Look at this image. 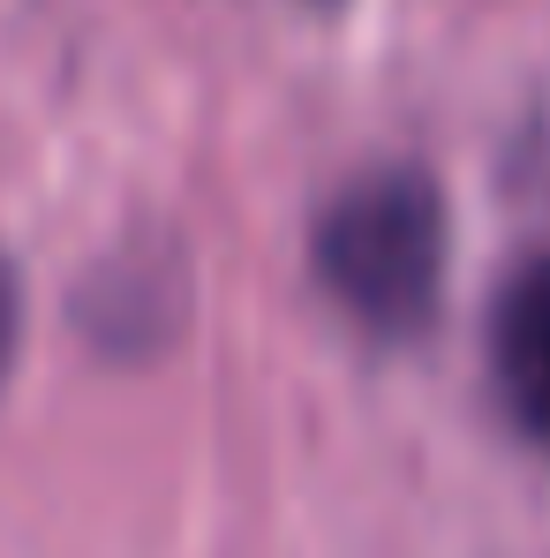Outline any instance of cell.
Listing matches in <instances>:
<instances>
[{
    "label": "cell",
    "instance_id": "obj_1",
    "mask_svg": "<svg viewBox=\"0 0 550 558\" xmlns=\"http://www.w3.org/2000/svg\"><path fill=\"white\" fill-rule=\"evenodd\" d=\"M317 279L332 302L377 332L415 340L445 294V196L423 167L355 174L317 219Z\"/></svg>",
    "mask_w": 550,
    "mask_h": 558
},
{
    "label": "cell",
    "instance_id": "obj_2",
    "mask_svg": "<svg viewBox=\"0 0 550 558\" xmlns=\"http://www.w3.org/2000/svg\"><path fill=\"white\" fill-rule=\"evenodd\" d=\"M490 371L528 446L550 453V250H536L498 287L490 310Z\"/></svg>",
    "mask_w": 550,
    "mask_h": 558
},
{
    "label": "cell",
    "instance_id": "obj_3",
    "mask_svg": "<svg viewBox=\"0 0 550 558\" xmlns=\"http://www.w3.org/2000/svg\"><path fill=\"white\" fill-rule=\"evenodd\" d=\"M8 348H15V279H8V257H0V371H8Z\"/></svg>",
    "mask_w": 550,
    "mask_h": 558
}]
</instances>
